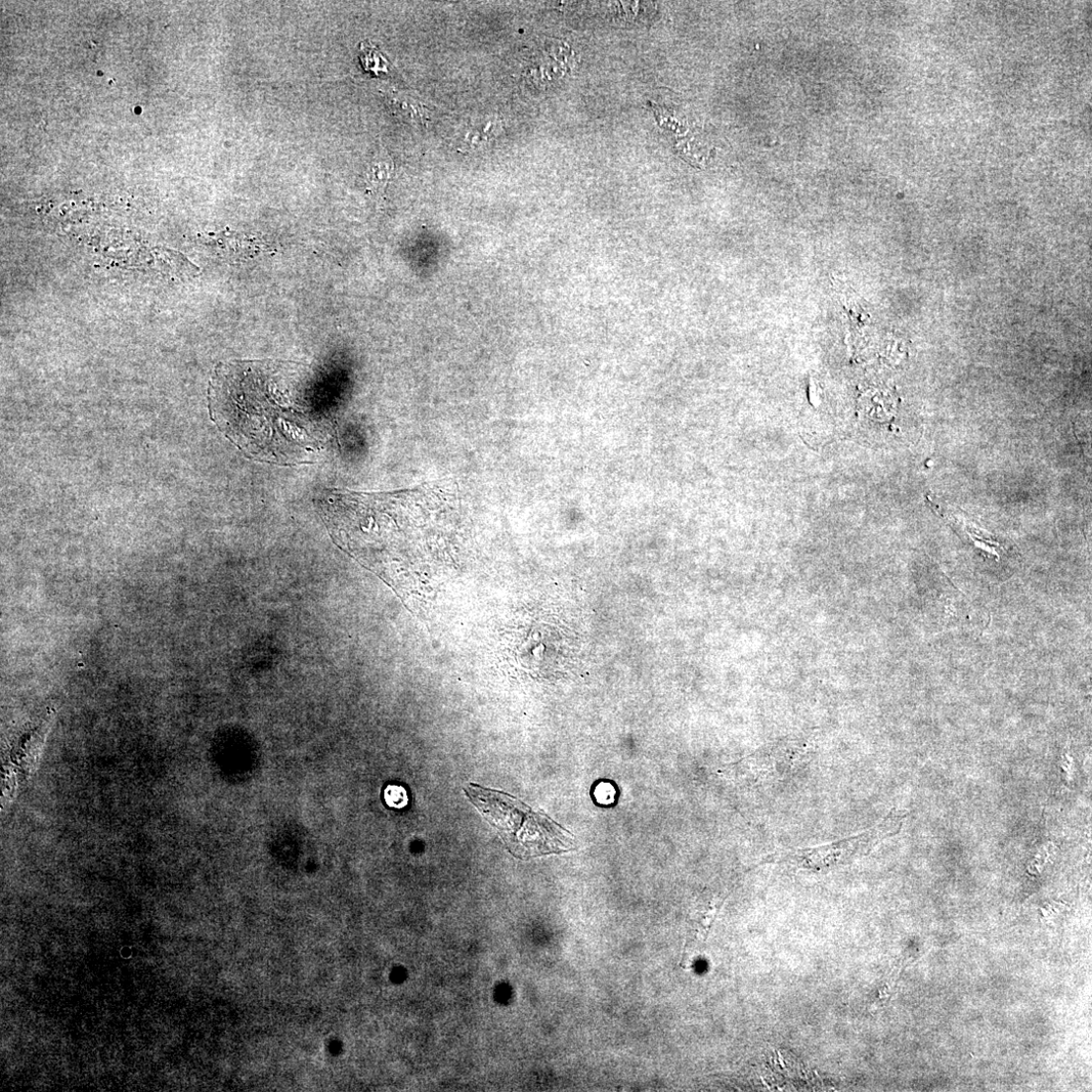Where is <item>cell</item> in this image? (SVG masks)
Wrapping results in <instances>:
<instances>
[{"instance_id": "6da1fadb", "label": "cell", "mask_w": 1092, "mask_h": 1092, "mask_svg": "<svg viewBox=\"0 0 1092 1092\" xmlns=\"http://www.w3.org/2000/svg\"><path fill=\"white\" fill-rule=\"evenodd\" d=\"M283 365L239 361L218 365L209 387L212 421L247 459L278 465L308 463L319 450L312 421L291 400Z\"/></svg>"}, {"instance_id": "7a4b0ae2", "label": "cell", "mask_w": 1092, "mask_h": 1092, "mask_svg": "<svg viewBox=\"0 0 1092 1092\" xmlns=\"http://www.w3.org/2000/svg\"><path fill=\"white\" fill-rule=\"evenodd\" d=\"M463 792L480 814L496 828L506 849L515 858L560 854L574 849V837L545 812L505 793L469 783Z\"/></svg>"}, {"instance_id": "3957f363", "label": "cell", "mask_w": 1092, "mask_h": 1092, "mask_svg": "<svg viewBox=\"0 0 1092 1092\" xmlns=\"http://www.w3.org/2000/svg\"><path fill=\"white\" fill-rule=\"evenodd\" d=\"M904 814L893 809L877 826L862 834L824 846L795 849L770 855L761 864H784L801 870L827 871L867 855L885 839L896 835Z\"/></svg>"}, {"instance_id": "277c9868", "label": "cell", "mask_w": 1092, "mask_h": 1092, "mask_svg": "<svg viewBox=\"0 0 1092 1092\" xmlns=\"http://www.w3.org/2000/svg\"><path fill=\"white\" fill-rule=\"evenodd\" d=\"M804 749L776 748L761 751L741 761L737 767L741 780L751 784L770 785L788 780L809 763Z\"/></svg>"}, {"instance_id": "5b68a950", "label": "cell", "mask_w": 1092, "mask_h": 1092, "mask_svg": "<svg viewBox=\"0 0 1092 1092\" xmlns=\"http://www.w3.org/2000/svg\"><path fill=\"white\" fill-rule=\"evenodd\" d=\"M360 50L361 62L365 70L375 72L376 74L388 71L387 60L378 52L371 42H363Z\"/></svg>"}, {"instance_id": "8992f818", "label": "cell", "mask_w": 1092, "mask_h": 1092, "mask_svg": "<svg viewBox=\"0 0 1092 1092\" xmlns=\"http://www.w3.org/2000/svg\"><path fill=\"white\" fill-rule=\"evenodd\" d=\"M594 799L599 805H614L618 800L616 786L610 782H600L594 790Z\"/></svg>"}, {"instance_id": "52a82bcc", "label": "cell", "mask_w": 1092, "mask_h": 1092, "mask_svg": "<svg viewBox=\"0 0 1092 1092\" xmlns=\"http://www.w3.org/2000/svg\"><path fill=\"white\" fill-rule=\"evenodd\" d=\"M391 165L387 162H379L374 165L369 174V182L373 190L378 191L383 188L390 176Z\"/></svg>"}, {"instance_id": "ba28073f", "label": "cell", "mask_w": 1092, "mask_h": 1092, "mask_svg": "<svg viewBox=\"0 0 1092 1092\" xmlns=\"http://www.w3.org/2000/svg\"><path fill=\"white\" fill-rule=\"evenodd\" d=\"M383 798L386 804L394 808H404L409 801L406 790L397 785L387 786Z\"/></svg>"}]
</instances>
